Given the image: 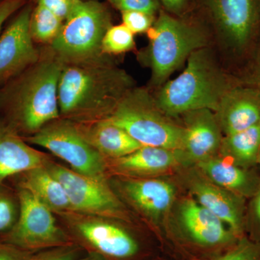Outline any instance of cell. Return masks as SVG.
I'll return each instance as SVG.
<instances>
[{"label":"cell","mask_w":260,"mask_h":260,"mask_svg":"<svg viewBox=\"0 0 260 260\" xmlns=\"http://www.w3.org/2000/svg\"><path fill=\"white\" fill-rule=\"evenodd\" d=\"M34 253L0 241V260H30Z\"/></svg>","instance_id":"d6a6232c"},{"label":"cell","mask_w":260,"mask_h":260,"mask_svg":"<svg viewBox=\"0 0 260 260\" xmlns=\"http://www.w3.org/2000/svg\"><path fill=\"white\" fill-rule=\"evenodd\" d=\"M112 20L109 9L98 0H74L58 37L50 45L63 63L100 57L103 38Z\"/></svg>","instance_id":"52a82bcc"},{"label":"cell","mask_w":260,"mask_h":260,"mask_svg":"<svg viewBox=\"0 0 260 260\" xmlns=\"http://www.w3.org/2000/svg\"><path fill=\"white\" fill-rule=\"evenodd\" d=\"M116 9L121 13L126 11H138L154 15L158 10L157 0H107Z\"/></svg>","instance_id":"4dcf8cb0"},{"label":"cell","mask_w":260,"mask_h":260,"mask_svg":"<svg viewBox=\"0 0 260 260\" xmlns=\"http://www.w3.org/2000/svg\"><path fill=\"white\" fill-rule=\"evenodd\" d=\"M231 88L208 49L203 48L188 57L184 72L166 84L154 99L159 109L170 117L198 109L215 113Z\"/></svg>","instance_id":"5b68a950"},{"label":"cell","mask_w":260,"mask_h":260,"mask_svg":"<svg viewBox=\"0 0 260 260\" xmlns=\"http://www.w3.org/2000/svg\"><path fill=\"white\" fill-rule=\"evenodd\" d=\"M85 253L84 249L74 244L37 251L30 260H76Z\"/></svg>","instance_id":"f1b7e54d"},{"label":"cell","mask_w":260,"mask_h":260,"mask_svg":"<svg viewBox=\"0 0 260 260\" xmlns=\"http://www.w3.org/2000/svg\"><path fill=\"white\" fill-rule=\"evenodd\" d=\"M28 2L29 0H0V34L5 22Z\"/></svg>","instance_id":"836d02e7"},{"label":"cell","mask_w":260,"mask_h":260,"mask_svg":"<svg viewBox=\"0 0 260 260\" xmlns=\"http://www.w3.org/2000/svg\"><path fill=\"white\" fill-rule=\"evenodd\" d=\"M46 167L64 186L72 211L138 225L133 213L111 187L109 179L82 175L53 159Z\"/></svg>","instance_id":"ba28073f"},{"label":"cell","mask_w":260,"mask_h":260,"mask_svg":"<svg viewBox=\"0 0 260 260\" xmlns=\"http://www.w3.org/2000/svg\"><path fill=\"white\" fill-rule=\"evenodd\" d=\"M108 177L155 178L177 172L181 165L176 150L143 145L119 158L105 159Z\"/></svg>","instance_id":"e0dca14e"},{"label":"cell","mask_w":260,"mask_h":260,"mask_svg":"<svg viewBox=\"0 0 260 260\" xmlns=\"http://www.w3.org/2000/svg\"><path fill=\"white\" fill-rule=\"evenodd\" d=\"M123 24L133 34L148 32L153 26L154 15L138 11H126L121 13Z\"/></svg>","instance_id":"f546056e"},{"label":"cell","mask_w":260,"mask_h":260,"mask_svg":"<svg viewBox=\"0 0 260 260\" xmlns=\"http://www.w3.org/2000/svg\"><path fill=\"white\" fill-rule=\"evenodd\" d=\"M15 189L20 203L18 218L10 230L0 235L1 242L31 252L74 244L55 214L28 191Z\"/></svg>","instance_id":"9c48e42d"},{"label":"cell","mask_w":260,"mask_h":260,"mask_svg":"<svg viewBox=\"0 0 260 260\" xmlns=\"http://www.w3.org/2000/svg\"><path fill=\"white\" fill-rule=\"evenodd\" d=\"M260 148V123L223 136L218 155L244 169L257 167Z\"/></svg>","instance_id":"603a6c76"},{"label":"cell","mask_w":260,"mask_h":260,"mask_svg":"<svg viewBox=\"0 0 260 260\" xmlns=\"http://www.w3.org/2000/svg\"><path fill=\"white\" fill-rule=\"evenodd\" d=\"M245 235L260 244V189L246 205Z\"/></svg>","instance_id":"83f0119b"},{"label":"cell","mask_w":260,"mask_h":260,"mask_svg":"<svg viewBox=\"0 0 260 260\" xmlns=\"http://www.w3.org/2000/svg\"><path fill=\"white\" fill-rule=\"evenodd\" d=\"M217 26L233 47L242 49L257 30L259 0H207Z\"/></svg>","instance_id":"2e32d148"},{"label":"cell","mask_w":260,"mask_h":260,"mask_svg":"<svg viewBox=\"0 0 260 260\" xmlns=\"http://www.w3.org/2000/svg\"><path fill=\"white\" fill-rule=\"evenodd\" d=\"M153 260H176L174 259V258H168L165 257V256H158L157 257H155V259H153Z\"/></svg>","instance_id":"8d00e7d4"},{"label":"cell","mask_w":260,"mask_h":260,"mask_svg":"<svg viewBox=\"0 0 260 260\" xmlns=\"http://www.w3.org/2000/svg\"><path fill=\"white\" fill-rule=\"evenodd\" d=\"M154 83H161L186 58L205 48L206 39L194 26L160 12L148 30Z\"/></svg>","instance_id":"30bf717a"},{"label":"cell","mask_w":260,"mask_h":260,"mask_svg":"<svg viewBox=\"0 0 260 260\" xmlns=\"http://www.w3.org/2000/svg\"><path fill=\"white\" fill-rule=\"evenodd\" d=\"M102 120L122 128L143 145L172 150L181 148L184 126L164 114L145 89H132Z\"/></svg>","instance_id":"8992f818"},{"label":"cell","mask_w":260,"mask_h":260,"mask_svg":"<svg viewBox=\"0 0 260 260\" xmlns=\"http://www.w3.org/2000/svg\"><path fill=\"white\" fill-rule=\"evenodd\" d=\"M76 260H107L101 256L100 254H98L94 252H85L80 257Z\"/></svg>","instance_id":"d590c367"},{"label":"cell","mask_w":260,"mask_h":260,"mask_svg":"<svg viewBox=\"0 0 260 260\" xmlns=\"http://www.w3.org/2000/svg\"><path fill=\"white\" fill-rule=\"evenodd\" d=\"M176 221L167 224L162 242L176 260H210L232 247L239 238L191 197L176 205Z\"/></svg>","instance_id":"277c9868"},{"label":"cell","mask_w":260,"mask_h":260,"mask_svg":"<svg viewBox=\"0 0 260 260\" xmlns=\"http://www.w3.org/2000/svg\"><path fill=\"white\" fill-rule=\"evenodd\" d=\"M12 178L15 179V187L28 191L55 215L71 210L64 186L48 170L46 165Z\"/></svg>","instance_id":"7402d4cb"},{"label":"cell","mask_w":260,"mask_h":260,"mask_svg":"<svg viewBox=\"0 0 260 260\" xmlns=\"http://www.w3.org/2000/svg\"><path fill=\"white\" fill-rule=\"evenodd\" d=\"M194 167L215 184L246 200L251 199L260 189V175L254 169L239 167L220 155Z\"/></svg>","instance_id":"ffe728a7"},{"label":"cell","mask_w":260,"mask_h":260,"mask_svg":"<svg viewBox=\"0 0 260 260\" xmlns=\"http://www.w3.org/2000/svg\"><path fill=\"white\" fill-rule=\"evenodd\" d=\"M133 86V80L103 55L64 63L58 90L60 117L74 122L105 119Z\"/></svg>","instance_id":"6da1fadb"},{"label":"cell","mask_w":260,"mask_h":260,"mask_svg":"<svg viewBox=\"0 0 260 260\" xmlns=\"http://www.w3.org/2000/svg\"><path fill=\"white\" fill-rule=\"evenodd\" d=\"M167 10L173 13H179L183 6L185 0H160Z\"/></svg>","instance_id":"e575fe53"},{"label":"cell","mask_w":260,"mask_h":260,"mask_svg":"<svg viewBox=\"0 0 260 260\" xmlns=\"http://www.w3.org/2000/svg\"><path fill=\"white\" fill-rule=\"evenodd\" d=\"M183 116L184 136L181 148L176 150L181 168L194 167L218 155L223 136L215 112L198 109Z\"/></svg>","instance_id":"9a60e30c"},{"label":"cell","mask_w":260,"mask_h":260,"mask_svg":"<svg viewBox=\"0 0 260 260\" xmlns=\"http://www.w3.org/2000/svg\"><path fill=\"white\" fill-rule=\"evenodd\" d=\"M64 20L42 5L32 8L30 20V32L36 44L49 46L58 37Z\"/></svg>","instance_id":"cb8c5ba5"},{"label":"cell","mask_w":260,"mask_h":260,"mask_svg":"<svg viewBox=\"0 0 260 260\" xmlns=\"http://www.w3.org/2000/svg\"><path fill=\"white\" fill-rule=\"evenodd\" d=\"M34 5L29 1L0 34V88L39 60L42 49L30 32Z\"/></svg>","instance_id":"5bb4252c"},{"label":"cell","mask_w":260,"mask_h":260,"mask_svg":"<svg viewBox=\"0 0 260 260\" xmlns=\"http://www.w3.org/2000/svg\"><path fill=\"white\" fill-rule=\"evenodd\" d=\"M63 64L44 46L37 62L0 88V118L22 138L60 117L58 90Z\"/></svg>","instance_id":"7a4b0ae2"},{"label":"cell","mask_w":260,"mask_h":260,"mask_svg":"<svg viewBox=\"0 0 260 260\" xmlns=\"http://www.w3.org/2000/svg\"><path fill=\"white\" fill-rule=\"evenodd\" d=\"M225 135L234 134L260 123V90L253 88H231L215 113Z\"/></svg>","instance_id":"ac0fdd59"},{"label":"cell","mask_w":260,"mask_h":260,"mask_svg":"<svg viewBox=\"0 0 260 260\" xmlns=\"http://www.w3.org/2000/svg\"><path fill=\"white\" fill-rule=\"evenodd\" d=\"M210 260H260V244L244 235L223 254Z\"/></svg>","instance_id":"4316f807"},{"label":"cell","mask_w":260,"mask_h":260,"mask_svg":"<svg viewBox=\"0 0 260 260\" xmlns=\"http://www.w3.org/2000/svg\"><path fill=\"white\" fill-rule=\"evenodd\" d=\"M109 183L128 209L145 220L154 234L161 239V229L172 211L177 197L172 181L155 178H130L113 176Z\"/></svg>","instance_id":"7c38bea8"},{"label":"cell","mask_w":260,"mask_h":260,"mask_svg":"<svg viewBox=\"0 0 260 260\" xmlns=\"http://www.w3.org/2000/svg\"><path fill=\"white\" fill-rule=\"evenodd\" d=\"M23 138L28 144L47 149L78 174L109 179L105 158L84 139L73 121L59 117Z\"/></svg>","instance_id":"8fae6325"},{"label":"cell","mask_w":260,"mask_h":260,"mask_svg":"<svg viewBox=\"0 0 260 260\" xmlns=\"http://www.w3.org/2000/svg\"><path fill=\"white\" fill-rule=\"evenodd\" d=\"M259 3H260V0H259Z\"/></svg>","instance_id":"f35d334b"},{"label":"cell","mask_w":260,"mask_h":260,"mask_svg":"<svg viewBox=\"0 0 260 260\" xmlns=\"http://www.w3.org/2000/svg\"><path fill=\"white\" fill-rule=\"evenodd\" d=\"M73 3L74 0H37V4L47 8L64 21L71 12Z\"/></svg>","instance_id":"1f68e13d"},{"label":"cell","mask_w":260,"mask_h":260,"mask_svg":"<svg viewBox=\"0 0 260 260\" xmlns=\"http://www.w3.org/2000/svg\"><path fill=\"white\" fill-rule=\"evenodd\" d=\"M56 218L74 244L107 260H153L159 256L153 238L138 225L70 211Z\"/></svg>","instance_id":"3957f363"},{"label":"cell","mask_w":260,"mask_h":260,"mask_svg":"<svg viewBox=\"0 0 260 260\" xmlns=\"http://www.w3.org/2000/svg\"><path fill=\"white\" fill-rule=\"evenodd\" d=\"M19 211L20 203L15 189L0 184V235L13 226Z\"/></svg>","instance_id":"484cf974"},{"label":"cell","mask_w":260,"mask_h":260,"mask_svg":"<svg viewBox=\"0 0 260 260\" xmlns=\"http://www.w3.org/2000/svg\"><path fill=\"white\" fill-rule=\"evenodd\" d=\"M74 123L84 139L105 159L121 158L143 146L125 130L107 120Z\"/></svg>","instance_id":"44dd1931"},{"label":"cell","mask_w":260,"mask_h":260,"mask_svg":"<svg viewBox=\"0 0 260 260\" xmlns=\"http://www.w3.org/2000/svg\"><path fill=\"white\" fill-rule=\"evenodd\" d=\"M51 155L32 148L0 118V184L34 168L45 166Z\"/></svg>","instance_id":"d6986e66"},{"label":"cell","mask_w":260,"mask_h":260,"mask_svg":"<svg viewBox=\"0 0 260 260\" xmlns=\"http://www.w3.org/2000/svg\"><path fill=\"white\" fill-rule=\"evenodd\" d=\"M177 173L191 198L218 217L238 238L245 235V198L215 184L196 167L181 168Z\"/></svg>","instance_id":"4fadbf2b"},{"label":"cell","mask_w":260,"mask_h":260,"mask_svg":"<svg viewBox=\"0 0 260 260\" xmlns=\"http://www.w3.org/2000/svg\"><path fill=\"white\" fill-rule=\"evenodd\" d=\"M134 47V34L123 23L109 27L103 38L102 52L104 55L122 54Z\"/></svg>","instance_id":"d4e9b609"},{"label":"cell","mask_w":260,"mask_h":260,"mask_svg":"<svg viewBox=\"0 0 260 260\" xmlns=\"http://www.w3.org/2000/svg\"><path fill=\"white\" fill-rule=\"evenodd\" d=\"M257 167H259L260 169V148L259 150V155H258Z\"/></svg>","instance_id":"74e56055"}]
</instances>
